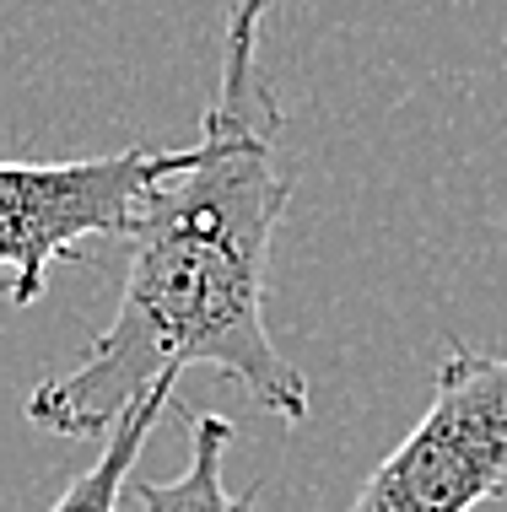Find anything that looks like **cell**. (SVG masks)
Returning a JSON list of instances; mask_svg holds the SVG:
<instances>
[{
    "label": "cell",
    "instance_id": "6da1fadb",
    "mask_svg": "<svg viewBox=\"0 0 507 512\" xmlns=\"http://www.w3.org/2000/svg\"><path fill=\"white\" fill-rule=\"evenodd\" d=\"M276 0H232L222 81L184 168L157 178L130 227V270L108 329L71 372L27 394V421L54 437H103L135 394L184 367H211L259 410L308 421V378L265 324L270 238L297 168L281 151V103L259 71V22Z\"/></svg>",
    "mask_w": 507,
    "mask_h": 512
},
{
    "label": "cell",
    "instance_id": "7a4b0ae2",
    "mask_svg": "<svg viewBox=\"0 0 507 512\" xmlns=\"http://www.w3.org/2000/svg\"><path fill=\"white\" fill-rule=\"evenodd\" d=\"M507 496V356L448 345L421 421L400 437L351 512H475Z\"/></svg>",
    "mask_w": 507,
    "mask_h": 512
},
{
    "label": "cell",
    "instance_id": "3957f363",
    "mask_svg": "<svg viewBox=\"0 0 507 512\" xmlns=\"http://www.w3.org/2000/svg\"><path fill=\"white\" fill-rule=\"evenodd\" d=\"M184 157L189 146H135L87 162H0V270L11 275V302H38L54 265L92 238H130L146 189L184 168Z\"/></svg>",
    "mask_w": 507,
    "mask_h": 512
},
{
    "label": "cell",
    "instance_id": "277c9868",
    "mask_svg": "<svg viewBox=\"0 0 507 512\" xmlns=\"http://www.w3.org/2000/svg\"><path fill=\"white\" fill-rule=\"evenodd\" d=\"M238 426L216 410H189V464L173 480H130V496L141 512H254V496H232L222 480L227 448Z\"/></svg>",
    "mask_w": 507,
    "mask_h": 512
},
{
    "label": "cell",
    "instance_id": "5b68a950",
    "mask_svg": "<svg viewBox=\"0 0 507 512\" xmlns=\"http://www.w3.org/2000/svg\"><path fill=\"white\" fill-rule=\"evenodd\" d=\"M173 383H178V378H162V383H152L146 394L130 399V410L103 432V437H108L103 453H98L87 469H81L71 486L60 491V502H54L49 512H119V496L130 491V464H135V453L146 448V437L157 432V421H162V415H168V405H173Z\"/></svg>",
    "mask_w": 507,
    "mask_h": 512
}]
</instances>
